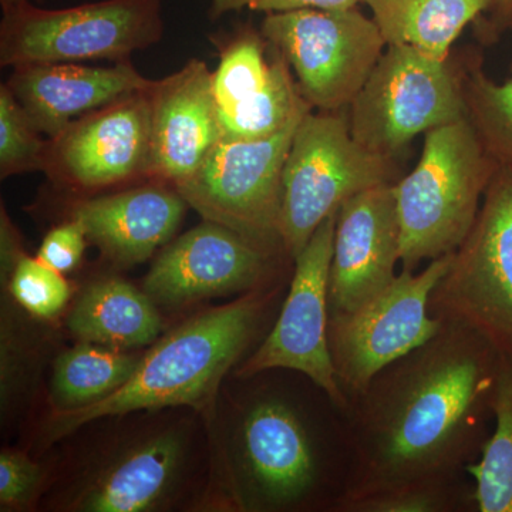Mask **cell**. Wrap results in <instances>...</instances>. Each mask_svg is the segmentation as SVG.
<instances>
[{
    "mask_svg": "<svg viewBox=\"0 0 512 512\" xmlns=\"http://www.w3.org/2000/svg\"><path fill=\"white\" fill-rule=\"evenodd\" d=\"M498 26L507 25L512 18V0H493Z\"/></svg>",
    "mask_w": 512,
    "mask_h": 512,
    "instance_id": "33",
    "label": "cell"
},
{
    "mask_svg": "<svg viewBox=\"0 0 512 512\" xmlns=\"http://www.w3.org/2000/svg\"><path fill=\"white\" fill-rule=\"evenodd\" d=\"M311 110L272 136L221 140L175 190L202 220L232 229L268 254L288 256L281 239L282 171L296 127Z\"/></svg>",
    "mask_w": 512,
    "mask_h": 512,
    "instance_id": "8",
    "label": "cell"
},
{
    "mask_svg": "<svg viewBox=\"0 0 512 512\" xmlns=\"http://www.w3.org/2000/svg\"><path fill=\"white\" fill-rule=\"evenodd\" d=\"M150 100V180L178 185L222 140L220 111L207 63L191 59L178 72L153 80Z\"/></svg>",
    "mask_w": 512,
    "mask_h": 512,
    "instance_id": "16",
    "label": "cell"
},
{
    "mask_svg": "<svg viewBox=\"0 0 512 512\" xmlns=\"http://www.w3.org/2000/svg\"><path fill=\"white\" fill-rule=\"evenodd\" d=\"M151 82L130 60H123L110 67L26 64L15 67L5 84L37 130L50 140L84 114L141 92Z\"/></svg>",
    "mask_w": 512,
    "mask_h": 512,
    "instance_id": "17",
    "label": "cell"
},
{
    "mask_svg": "<svg viewBox=\"0 0 512 512\" xmlns=\"http://www.w3.org/2000/svg\"><path fill=\"white\" fill-rule=\"evenodd\" d=\"M238 439L255 507L336 512L348 497L352 444L345 410L332 399L311 412L291 396L266 390L249 404Z\"/></svg>",
    "mask_w": 512,
    "mask_h": 512,
    "instance_id": "3",
    "label": "cell"
},
{
    "mask_svg": "<svg viewBox=\"0 0 512 512\" xmlns=\"http://www.w3.org/2000/svg\"><path fill=\"white\" fill-rule=\"evenodd\" d=\"M477 512L468 474L431 477L342 501L336 512Z\"/></svg>",
    "mask_w": 512,
    "mask_h": 512,
    "instance_id": "25",
    "label": "cell"
},
{
    "mask_svg": "<svg viewBox=\"0 0 512 512\" xmlns=\"http://www.w3.org/2000/svg\"><path fill=\"white\" fill-rule=\"evenodd\" d=\"M501 362L474 330L443 322L429 342L349 397L353 466L345 500L467 474L493 431Z\"/></svg>",
    "mask_w": 512,
    "mask_h": 512,
    "instance_id": "1",
    "label": "cell"
},
{
    "mask_svg": "<svg viewBox=\"0 0 512 512\" xmlns=\"http://www.w3.org/2000/svg\"><path fill=\"white\" fill-rule=\"evenodd\" d=\"M429 309L512 360V168L495 171L473 228L431 291Z\"/></svg>",
    "mask_w": 512,
    "mask_h": 512,
    "instance_id": "7",
    "label": "cell"
},
{
    "mask_svg": "<svg viewBox=\"0 0 512 512\" xmlns=\"http://www.w3.org/2000/svg\"><path fill=\"white\" fill-rule=\"evenodd\" d=\"M393 158L373 153L335 111L311 110L293 134L282 171L281 239L295 261L326 218L343 202L382 184H394Z\"/></svg>",
    "mask_w": 512,
    "mask_h": 512,
    "instance_id": "5",
    "label": "cell"
},
{
    "mask_svg": "<svg viewBox=\"0 0 512 512\" xmlns=\"http://www.w3.org/2000/svg\"><path fill=\"white\" fill-rule=\"evenodd\" d=\"M9 288L33 316L55 319L66 308L72 289L62 272L43 264L39 258L23 255L9 276Z\"/></svg>",
    "mask_w": 512,
    "mask_h": 512,
    "instance_id": "28",
    "label": "cell"
},
{
    "mask_svg": "<svg viewBox=\"0 0 512 512\" xmlns=\"http://www.w3.org/2000/svg\"><path fill=\"white\" fill-rule=\"evenodd\" d=\"M261 33L319 111L350 106L387 47L375 20L356 8L266 13Z\"/></svg>",
    "mask_w": 512,
    "mask_h": 512,
    "instance_id": "10",
    "label": "cell"
},
{
    "mask_svg": "<svg viewBox=\"0 0 512 512\" xmlns=\"http://www.w3.org/2000/svg\"><path fill=\"white\" fill-rule=\"evenodd\" d=\"M265 37L251 29L234 35L212 36L220 50V62L212 72V90L218 111L245 106L258 99L274 72V60L265 55Z\"/></svg>",
    "mask_w": 512,
    "mask_h": 512,
    "instance_id": "24",
    "label": "cell"
},
{
    "mask_svg": "<svg viewBox=\"0 0 512 512\" xmlns=\"http://www.w3.org/2000/svg\"><path fill=\"white\" fill-rule=\"evenodd\" d=\"M276 256L217 222L204 220L161 252L143 291L156 305L249 292L272 285Z\"/></svg>",
    "mask_w": 512,
    "mask_h": 512,
    "instance_id": "14",
    "label": "cell"
},
{
    "mask_svg": "<svg viewBox=\"0 0 512 512\" xmlns=\"http://www.w3.org/2000/svg\"><path fill=\"white\" fill-rule=\"evenodd\" d=\"M183 441L160 433L128 448L94 474L74 500V510L141 512L154 510L165 497L183 464Z\"/></svg>",
    "mask_w": 512,
    "mask_h": 512,
    "instance_id": "19",
    "label": "cell"
},
{
    "mask_svg": "<svg viewBox=\"0 0 512 512\" xmlns=\"http://www.w3.org/2000/svg\"><path fill=\"white\" fill-rule=\"evenodd\" d=\"M87 242L89 238L82 222L70 218V221L53 228L46 235L37 252V258L50 268L66 274L82 261Z\"/></svg>",
    "mask_w": 512,
    "mask_h": 512,
    "instance_id": "30",
    "label": "cell"
},
{
    "mask_svg": "<svg viewBox=\"0 0 512 512\" xmlns=\"http://www.w3.org/2000/svg\"><path fill=\"white\" fill-rule=\"evenodd\" d=\"M147 89L84 114L59 136L50 138L43 173L53 183L74 191H97L150 180Z\"/></svg>",
    "mask_w": 512,
    "mask_h": 512,
    "instance_id": "13",
    "label": "cell"
},
{
    "mask_svg": "<svg viewBox=\"0 0 512 512\" xmlns=\"http://www.w3.org/2000/svg\"><path fill=\"white\" fill-rule=\"evenodd\" d=\"M164 35L161 0H99L64 9L19 3L3 9L0 63L19 67L130 60Z\"/></svg>",
    "mask_w": 512,
    "mask_h": 512,
    "instance_id": "6",
    "label": "cell"
},
{
    "mask_svg": "<svg viewBox=\"0 0 512 512\" xmlns=\"http://www.w3.org/2000/svg\"><path fill=\"white\" fill-rule=\"evenodd\" d=\"M42 468L18 451L0 454V505L18 508L29 504L42 483Z\"/></svg>",
    "mask_w": 512,
    "mask_h": 512,
    "instance_id": "29",
    "label": "cell"
},
{
    "mask_svg": "<svg viewBox=\"0 0 512 512\" xmlns=\"http://www.w3.org/2000/svg\"><path fill=\"white\" fill-rule=\"evenodd\" d=\"M0 241H2V272L3 275L6 272L10 276L25 252L22 251L18 231L13 227L5 208H2V221H0Z\"/></svg>",
    "mask_w": 512,
    "mask_h": 512,
    "instance_id": "32",
    "label": "cell"
},
{
    "mask_svg": "<svg viewBox=\"0 0 512 512\" xmlns=\"http://www.w3.org/2000/svg\"><path fill=\"white\" fill-rule=\"evenodd\" d=\"M394 184L360 192L339 208L329 274L330 315L355 311L399 275L402 229Z\"/></svg>",
    "mask_w": 512,
    "mask_h": 512,
    "instance_id": "15",
    "label": "cell"
},
{
    "mask_svg": "<svg viewBox=\"0 0 512 512\" xmlns=\"http://www.w3.org/2000/svg\"><path fill=\"white\" fill-rule=\"evenodd\" d=\"M494 427L476 463L467 467L477 512H512V360L501 362Z\"/></svg>",
    "mask_w": 512,
    "mask_h": 512,
    "instance_id": "23",
    "label": "cell"
},
{
    "mask_svg": "<svg viewBox=\"0 0 512 512\" xmlns=\"http://www.w3.org/2000/svg\"><path fill=\"white\" fill-rule=\"evenodd\" d=\"M143 355L80 342L55 363L52 396L55 410L79 409L110 396L136 373Z\"/></svg>",
    "mask_w": 512,
    "mask_h": 512,
    "instance_id": "22",
    "label": "cell"
},
{
    "mask_svg": "<svg viewBox=\"0 0 512 512\" xmlns=\"http://www.w3.org/2000/svg\"><path fill=\"white\" fill-rule=\"evenodd\" d=\"M363 0H210V19H220L229 12L249 9L276 13L299 9H349Z\"/></svg>",
    "mask_w": 512,
    "mask_h": 512,
    "instance_id": "31",
    "label": "cell"
},
{
    "mask_svg": "<svg viewBox=\"0 0 512 512\" xmlns=\"http://www.w3.org/2000/svg\"><path fill=\"white\" fill-rule=\"evenodd\" d=\"M35 3V2H46V0H0V5H2V9L9 8V6L19 5V3Z\"/></svg>",
    "mask_w": 512,
    "mask_h": 512,
    "instance_id": "34",
    "label": "cell"
},
{
    "mask_svg": "<svg viewBox=\"0 0 512 512\" xmlns=\"http://www.w3.org/2000/svg\"><path fill=\"white\" fill-rule=\"evenodd\" d=\"M498 167L467 117L424 134L419 163L394 184L402 269L416 272L460 247Z\"/></svg>",
    "mask_w": 512,
    "mask_h": 512,
    "instance_id": "4",
    "label": "cell"
},
{
    "mask_svg": "<svg viewBox=\"0 0 512 512\" xmlns=\"http://www.w3.org/2000/svg\"><path fill=\"white\" fill-rule=\"evenodd\" d=\"M281 291L272 285L254 289L192 316L144 353L136 373L119 390L79 409L55 410L46 439H62L90 421L137 410L208 409L222 377L254 343Z\"/></svg>",
    "mask_w": 512,
    "mask_h": 512,
    "instance_id": "2",
    "label": "cell"
},
{
    "mask_svg": "<svg viewBox=\"0 0 512 512\" xmlns=\"http://www.w3.org/2000/svg\"><path fill=\"white\" fill-rule=\"evenodd\" d=\"M349 107L353 137L389 158L420 134L467 117L464 89L448 59L410 46H387Z\"/></svg>",
    "mask_w": 512,
    "mask_h": 512,
    "instance_id": "9",
    "label": "cell"
},
{
    "mask_svg": "<svg viewBox=\"0 0 512 512\" xmlns=\"http://www.w3.org/2000/svg\"><path fill=\"white\" fill-rule=\"evenodd\" d=\"M505 28H512V18L508 20L507 25H505Z\"/></svg>",
    "mask_w": 512,
    "mask_h": 512,
    "instance_id": "35",
    "label": "cell"
},
{
    "mask_svg": "<svg viewBox=\"0 0 512 512\" xmlns=\"http://www.w3.org/2000/svg\"><path fill=\"white\" fill-rule=\"evenodd\" d=\"M387 46H410L448 59L451 46L468 23L493 0H363Z\"/></svg>",
    "mask_w": 512,
    "mask_h": 512,
    "instance_id": "21",
    "label": "cell"
},
{
    "mask_svg": "<svg viewBox=\"0 0 512 512\" xmlns=\"http://www.w3.org/2000/svg\"><path fill=\"white\" fill-rule=\"evenodd\" d=\"M451 258L453 254L434 259L419 272L402 269L392 284L365 305L330 315V355L348 399L439 332L443 322L431 315L429 301Z\"/></svg>",
    "mask_w": 512,
    "mask_h": 512,
    "instance_id": "11",
    "label": "cell"
},
{
    "mask_svg": "<svg viewBox=\"0 0 512 512\" xmlns=\"http://www.w3.org/2000/svg\"><path fill=\"white\" fill-rule=\"evenodd\" d=\"M49 138L33 121L5 83L0 86V177L45 170Z\"/></svg>",
    "mask_w": 512,
    "mask_h": 512,
    "instance_id": "27",
    "label": "cell"
},
{
    "mask_svg": "<svg viewBox=\"0 0 512 512\" xmlns=\"http://www.w3.org/2000/svg\"><path fill=\"white\" fill-rule=\"evenodd\" d=\"M336 214L326 218L301 254L278 319L258 349L242 363L238 376L249 379L268 370L302 373L322 387L346 410L343 392L329 346V274L335 239Z\"/></svg>",
    "mask_w": 512,
    "mask_h": 512,
    "instance_id": "12",
    "label": "cell"
},
{
    "mask_svg": "<svg viewBox=\"0 0 512 512\" xmlns=\"http://www.w3.org/2000/svg\"><path fill=\"white\" fill-rule=\"evenodd\" d=\"M467 119L500 167L512 168V70L503 83L473 69L464 89Z\"/></svg>",
    "mask_w": 512,
    "mask_h": 512,
    "instance_id": "26",
    "label": "cell"
},
{
    "mask_svg": "<svg viewBox=\"0 0 512 512\" xmlns=\"http://www.w3.org/2000/svg\"><path fill=\"white\" fill-rule=\"evenodd\" d=\"M67 326L80 342L127 350L156 342L163 322L146 292L123 279L106 278L77 299Z\"/></svg>",
    "mask_w": 512,
    "mask_h": 512,
    "instance_id": "20",
    "label": "cell"
},
{
    "mask_svg": "<svg viewBox=\"0 0 512 512\" xmlns=\"http://www.w3.org/2000/svg\"><path fill=\"white\" fill-rule=\"evenodd\" d=\"M187 202L173 185L148 180L127 190L77 202L72 218L114 265L128 268L147 261L174 237Z\"/></svg>",
    "mask_w": 512,
    "mask_h": 512,
    "instance_id": "18",
    "label": "cell"
}]
</instances>
